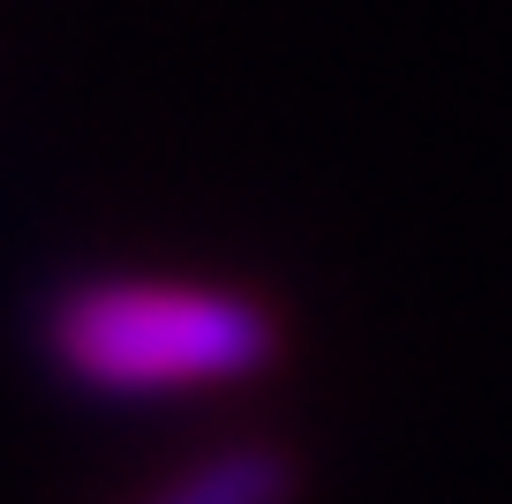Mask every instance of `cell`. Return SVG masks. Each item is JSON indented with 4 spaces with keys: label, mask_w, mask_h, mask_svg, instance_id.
<instances>
[{
    "label": "cell",
    "mask_w": 512,
    "mask_h": 504,
    "mask_svg": "<svg viewBox=\"0 0 512 504\" xmlns=\"http://www.w3.org/2000/svg\"><path fill=\"white\" fill-rule=\"evenodd\" d=\"M294 497V467L279 444H226V452L196 459L189 474L159 482L144 504H287Z\"/></svg>",
    "instance_id": "cell-2"
},
{
    "label": "cell",
    "mask_w": 512,
    "mask_h": 504,
    "mask_svg": "<svg viewBox=\"0 0 512 504\" xmlns=\"http://www.w3.org/2000/svg\"><path fill=\"white\" fill-rule=\"evenodd\" d=\"M46 354L106 399H174L241 384L279 354V316L204 279H83L53 301Z\"/></svg>",
    "instance_id": "cell-1"
}]
</instances>
